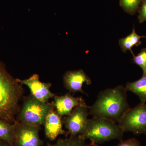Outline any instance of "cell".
<instances>
[{
	"mask_svg": "<svg viewBox=\"0 0 146 146\" xmlns=\"http://www.w3.org/2000/svg\"><path fill=\"white\" fill-rule=\"evenodd\" d=\"M127 91L122 85L101 91L94 104L89 107V114L93 117L108 118L117 123L129 108Z\"/></svg>",
	"mask_w": 146,
	"mask_h": 146,
	"instance_id": "cell-1",
	"label": "cell"
},
{
	"mask_svg": "<svg viewBox=\"0 0 146 146\" xmlns=\"http://www.w3.org/2000/svg\"><path fill=\"white\" fill-rule=\"evenodd\" d=\"M22 84L13 78L0 62V118L13 123L20 108L19 102L23 97Z\"/></svg>",
	"mask_w": 146,
	"mask_h": 146,
	"instance_id": "cell-2",
	"label": "cell"
},
{
	"mask_svg": "<svg viewBox=\"0 0 146 146\" xmlns=\"http://www.w3.org/2000/svg\"><path fill=\"white\" fill-rule=\"evenodd\" d=\"M124 131L115 121L108 118L93 117L89 119L86 129L80 135L84 140L101 144L113 140H122Z\"/></svg>",
	"mask_w": 146,
	"mask_h": 146,
	"instance_id": "cell-3",
	"label": "cell"
},
{
	"mask_svg": "<svg viewBox=\"0 0 146 146\" xmlns=\"http://www.w3.org/2000/svg\"><path fill=\"white\" fill-rule=\"evenodd\" d=\"M53 108L52 104L40 101L31 94L24 99L18 113L17 121L27 124L41 126Z\"/></svg>",
	"mask_w": 146,
	"mask_h": 146,
	"instance_id": "cell-4",
	"label": "cell"
},
{
	"mask_svg": "<svg viewBox=\"0 0 146 146\" xmlns=\"http://www.w3.org/2000/svg\"><path fill=\"white\" fill-rule=\"evenodd\" d=\"M117 123L124 132L135 134L146 133V104L141 103L133 108H129Z\"/></svg>",
	"mask_w": 146,
	"mask_h": 146,
	"instance_id": "cell-5",
	"label": "cell"
},
{
	"mask_svg": "<svg viewBox=\"0 0 146 146\" xmlns=\"http://www.w3.org/2000/svg\"><path fill=\"white\" fill-rule=\"evenodd\" d=\"M89 106H80L75 108L62 120L68 130L67 136L75 137L82 135L86 130L88 123Z\"/></svg>",
	"mask_w": 146,
	"mask_h": 146,
	"instance_id": "cell-6",
	"label": "cell"
},
{
	"mask_svg": "<svg viewBox=\"0 0 146 146\" xmlns=\"http://www.w3.org/2000/svg\"><path fill=\"white\" fill-rule=\"evenodd\" d=\"M15 137L13 146H42L44 142L39 137L41 126L15 122Z\"/></svg>",
	"mask_w": 146,
	"mask_h": 146,
	"instance_id": "cell-7",
	"label": "cell"
},
{
	"mask_svg": "<svg viewBox=\"0 0 146 146\" xmlns=\"http://www.w3.org/2000/svg\"><path fill=\"white\" fill-rule=\"evenodd\" d=\"M17 80L22 85H26L30 89L31 95L40 101L48 102L50 99L54 98L55 96L50 90L51 84L40 81L39 76L37 74H34L26 79L17 78Z\"/></svg>",
	"mask_w": 146,
	"mask_h": 146,
	"instance_id": "cell-8",
	"label": "cell"
},
{
	"mask_svg": "<svg viewBox=\"0 0 146 146\" xmlns=\"http://www.w3.org/2000/svg\"><path fill=\"white\" fill-rule=\"evenodd\" d=\"M52 104L55 111L61 117L70 115L76 108L87 106L82 97H75L70 93L61 96L55 95Z\"/></svg>",
	"mask_w": 146,
	"mask_h": 146,
	"instance_id": "cell-9",
	"label": "cell"
},
{
	"mask_svg": "<svg viewBox=\"0 0 146 146\" xmlns=\"http://www.w3.org/2000/svg\"><path fill=\"white\" fill-rule=\"evenodd\" d=\"M63 80L65 88L73 93L85 94L82 89L84 84L90 85L91 83V79L82 70L68 71L63 76Z\"/></svg>",
	"mask_w": 146,
	"mask_h": 146,
	"instance_id": "cell-10",
	"label": "cell"
},
{
	"mask_svg": "<svg viewBox=\"0 0 146 146\" xmlns=\"http://www.w3.org/2000/svg\"><path fill=\"white\" fill-rule=\"evenodd\" d=\"M43 125L46 137L50 141H54L60 135L65 134L67 136V131L63 128L61 117L55 111L53 108L47 115Z\"/></svg>",
	"mask_w": 146,
	"mask_h": 146,
	"instance_id": "cell-11",
	"label": "cell"
},
{
	"mask_svg": "<svg viewBox=\"0 0 146 146\" xmlns=\"http://www.w3.org/2000/svg\"><path fill=\"white\" fill-rule=\"evenodd\" d=\"M127 91H131L137 95L141 103L146 102V75L140 79L132 82H128L125 86Z\"/></svg>",
	"mask_w": 146,
	"mask_h": 146,
	"instance_id": "cell-12",
	"label": "cell"
},
{
	"mask_svg": "<svg viewBox=\"0 0 146 146\" xmlns=\"http://www.w3.org/2000/svg\"><path fill=\"white\" fill-rule=\"evenodd\" d=\"M15 128V122L11 123L0 118V141H5L13 146Z\"/></svg>",
	"mask_w": 146,
	"mask_h": 146,
	"instance_id": "cell-13",
	"label": "cell"
},
{
	"mask_svg": "<svg viewBox=\"0 0 146 146\" xmlns=\"http://www.w3.org/2000/svg\"><path fill=\"white\" fill-rule=\"evenodd\" d=\"M146 38L145 36L138 35L136 32L135 29L133 28L132 32L125 38H121L119 40V44L123 52H125L129 50L132 53V48L134 46H138L142 44L141 38Z\"/></svg>",
	"mask_w": 146,
	"mask_h": 146,
	"instance_id": "cell-14",
	"label": "cell"
},
{
	"mask_svg": "<svg viewBox=\"0 0 146 146\" xmlns=\"http://www.w3.org/2000/svg\"><path fill=\"white\" fill-rule=\"evenodd\" d=\"M46 146H90L86 144L85 140L78 136L58 139L54 144L48 143Z\"/></svg>",
	"mask_w": 146,
	"mask_h": 146,
	"instance_id": "cell-15",
	"label": "cell"
},
{
	"mask_svg": "<svg viewBox=\"0 0 146 146\" xmlns=\"http://www.w3.org/2000/svg\"><path fill=\"white\" fill-rule=\"evenodd\" d=\"M143 0H119L120 5L127 13L133 15L136 13Z\"/></svg>",
	"mask_w": 146,
	"mask_h": 146,
	"instance_id": "cell-16",
	"label": "cell"
},
{
	"mask_svg": "<svg viewBox=\"0 0 146 146\" xmlns=\"http://www.w3.org/2000/svg\"><path fill=\"white\" fill-rule=\"evenodd\" d=\"M133 55V63L138 65L142 68L143 71V76L146 75V48H143L141 50L136 56L133 53H132Z\"/></svg>",
	"mask_w": 146,
	"mask_h": 146,
	"instance_id": "cell-17",
	"label": "cell"
},
{
	"mask_svg": "<svg viewBox=\"0 0 146 146\" xmlns=\"http://www.w3.org/2000/svg\"><path fill=\"white\" fill-rule=\"evenodd\" d=\"M138 11L139 23H142L146 21V0H143Z\"/></svg>",
	"mask_w": 146,
	"mask_h": 146,
	"instance_id": "cell-18",
	"label": "cell"
},
{
	"mask_svg": "<svg viewBox=\"0 0 146 146\" xmlns=\"http://www.w3.org/2000/svg\"><path fill=\"white\" fill-rule=\"evenodd\" d=\"M116 146H141L139 141L136 138H130L125 141H121Z\"/></svg>",
	"mask_w": 146,
	"mask_h": 146,
	"instance_id": "cell-19",
	"label": "cell"
},
{
	"mask_svg": "<svg viewBox=\"0 0 146 146\" xmlns=\"http://www.w3.org/2000/svg\"><path fill=\"white\" fill-rule=\"evenodd\" d=\"M0 146H11L5 141H0Z\"/></svg>",
	"mask_w": 146,
	"mask_h": 146,
	"instance_id": "cell-20",
	"label": "cell"
},
{
	"mask_svg": "<svg viewBox=\"0 0 146 146\" xmlns=\"http://www.w3.org/2000/svg\"><path fill=\"white\" fill-rule=\"evenodd\" d=\"M90 145L92 146H99L98 144L94 143H91V144H90Z\"/></svg>",
	"mask_w": 146,
	"mask_h": 146,
	"instance_id": "cell-21",
	"label": "cell"
},
{
	"mask_svg": "<svg viewBox=\"0 0 146 146\" xmlns=\"http://www.w3.org/2000/svg\"></svg>",
	"mask_w": 146,
	"mask_h": 146,
	"instance_id": "cell-22",
	"label": "cell"
}]
</instances>
